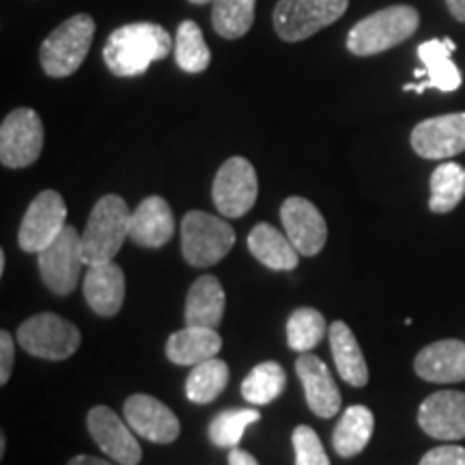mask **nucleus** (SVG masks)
I'll use <instances>...</instances> for the list:
<instances>
[{"instance_id":"f257e3e1","label":"nucleus","mask_w":465,"mask_h":465,"mask_svg":"<svg viewBox=\"0 0 465 465\" xmlns=\"http://www.w3.org/2000/svg\"><path fill=\"white\" fill-rule=\"evenodd\" d=\"M173 37L164 26L151 22L125 25L110 35L104 45V63L119 78L141 75L151 63L171 54Z\"/></svg>"},{"instance_id":"f03ea898","label":"nucleus","mask_w":465,"mask_h":465,"mask_svg":"<svg viewBox=\"0 0 465 465\" xmlns=\"http://www.w3.org/2000/svg\"><path fill=\"white\" fill-rule=\"evenodd\" d=\"M420 15L410 5H392L366 15L347 35V50L356 56H373L403 44L418 31Z\"/></svg>"},{"instance_id":"7ed1b4c3","label":"nucleus","mask_w":465,"mask_h":465,"mask_svg":"<svg viewBox=\"0 0 465 465\" xmlns=\"http://www.w3.org/2000/svg\"><path fill=\"white\" fill-rule=\"evenodd\" d=\"M130 207L116 194H106L93 207L89 223L83 232L84 265L108 263L119 254L130 237Z\"/></svg>"},{"instance_id":"20e7f679","label":"nucleus","mask_w":465,"mask_h":465,"mask_svg":"<svg viewBox=\"0 0 465 465\" xmlns=\"http://www.w3.org/2000/svg\"><path fill=\"white\" fill-rule=\"evenodd\" d=\"M93 37H95V20L91 15L78 14L69 17L42 44L39 58L44 72L50 78H67L78 72L89 54Z\"/></svg>"},{"instance_id":"39448f33","label":"nucleus","mask_w":465,"mask_h":465,"mask_svg":"<svg viewBox=\"0 0 465 465\" xmlns=\"http://www.w3.org/2000/svg\"><path fill=\"white\" fill-rule=\"evenodd\" d=\"M235 246V232L226 220L205 212H188L182 220V252L192 267L223 261Z\"/></svg>"},{"instance_id":"423d86ee","label":"nucleus","mask_w":465,"mask_h":465,"mask_svg":"<svg viewBox=\"0 0 465 465\" xmlns=\"http://www.w3.org/2000/svg\"><path fill=\"white\" fill-rule=\"evenodd\" d=\"M349 0H281L274 9V28L284 42H304L345 15Z\"/></svg>"},{"instance_id":"0eeeda50","label":"nucleus","mask_w":465,"mask_h":465,"mask_svg":"<svg viewBox=\"0 0 465 465\" xmlns=\"http://www.w3.org/2000/svg\"><path fill=\"white\" fill-rule=\"evenodd\" d=\"M80 330L54 312H42L26 319L17 330V342L22 349L42 360H67L80 347Z\"/></svg>"},{"instance_id":"6e6552de","label":"nucleus","mask_w":465,"mask_h":465,"mask_svg":"<svg viewBox=\"0 0 465 465\" xmlns=\"http://www.w3.org/2000/svg\"><path fill=\"white\" fill-rule=\"evenodd\" d=\"M37 263L45 287L56 295H69L78 287L84 267L83 235L74 226H65L58 240L39 252Z\"/></svg>"},{"instance_id":"1a4fd4ad","label":"nucleus","mask_w":465,"mask_h":465,"mask_svg":"<svg viewBox=\"0 0 465 465\" xmlns=\"http://www.w3.org/2000/svg\"><path fill=\"white\" fill-rule=\"evenodd\" d=\"M44 151V124L33 108H17L0 125V162L7 168H26Z\"/></svg>"},{"instance_id":"9d476101","label":"nucleus","mask_w":465,"mask_h":465,"mask_svg":"<svg viewBox=\"0 0 465 465\" xmlns=\"http://www.w3.org/2000/svg\"><path fill=\"white\" fill-rule=\"evenodd\" d=\"M67 205L56 190H44L28 205L25 218H22L17 242L25 252L39 254L42 250L58 240L65 231Z\"/></svg>"},{"instance_id":"9b49d317","label":"nucleus","mask_w":465,"mask_h":465,"mask_svg":"<svg viewBox=\"0 0 465 465\" xmlns=\"http://www.w3.org/2000/svg\"><path fill=\"white\" fill-rule=\"evenodd\" d=\"M259 179L246 158L226 160L213 179V203L224 218H242L254 207Z\"/></svg>"},{"instance_id":"f8f14e48","label":"nucleus","mask_w":465,"mask_h":465,"mask_svg":"<svg viewBox=\"0 0 465 465\" xmlns=\"http://www.w3.org/2000/svg\"><path fill=\"white\" fill-rule=\"evenodd\" d=\"M411 149L424 160H449L465 151V113L420 121L411 130Z\"/></svg>"},{"instance_id":"ddd939ff","label":"nucleus","mask_w":465,"mask_h":465,"mask_svg":"<svg viewBox=\"0 0 465 465\" xmlns=\"http://www.w3.org/2000/svg\"><path fill=\"white\" fill-rule=\"evenodd\" d=\"M86 427L93 441L100 446L104 455L119 465H138L143 459V449L134 438L132 427L121 420L106 405L93 407L86 416Z\"/></svg>"},{"instance_id":"4468645a","label":"nucleus","mask_w":465,"mask_h":465,"mask_svg":"<svg viewBox=\"0 0 465 465\" xmlns=\"http://www.w3.org/2000/svg\"><path fill=\"white\" fill-rule=\"evenodd\" d=\"M281 220L284 232L300 254L315 257L322 252L325 240H328V224L311 201L302 199V196H291L282 203Z\"/></svg>"},{"instance_id":"2eb2a0df","label":"nucleus","mask_w":465,"mask_h":465,"mask_svg":"<svg viewBox=\"0 0 465 465\" xmlns=\"http://www.w3.org/2000/svg\"><path fill=\"white\" fill-rule=\"evenodd\" d=\"M418 424L429 438L455 441L465 438V392L440 391L420 403Z\"/></svg>"},{"instance_id":"dca6fc26","label":"nucleus","mask_w":465,"mask_h":465,"mask_svg":"<svg viewBox=\"0 0 465 465\" xmlns=\"http://www.w3.org/2000/svg\"><path fill=\"white\" fill-rule=\"evenodd\" d=\"M124 416L134 433L153 444H171L182 431L171 407L149 394H132L124 405Z\"/></svg>"},{"instance_id":"f3484780","label":"nucleus","mask_w":465,"mask_h":465,"mask_svg":"<svg viewBox=\"0 0 465 465\" xmlns=\"http://www.w3.org/2000/svg\"><path fill=\"white\" fill-rule=\"evenodd\" d=\"M295 371L304 386L306 403L312 414L325 418V420L334 418L336 411L341 410V391L323 360L306 351L295 362Z\"/></svg>"},{"instance_id":"a211bd4d","label":"nucleus","mask_w":465,"mask_h":465,"mask_svg":"<svg viewBox=\"0 0 465 465\" xmlns=\"http://www.w3.org/2000/svg\"><path fill=\"white\" fill-rule=\"evenodd\" d=\"M83 291L86 304L100 317L119 315L125 300V274L113 261L108 263L89 265L86 270Z\"/></svg>"},{"instance_id":"6ab92c4d","label":"nucleus","mask_w":465,"mask_h":465,"mask_svg":"<svg viewBox=\"0 0 465 465\" xmlns=\"http://www.w3.org/2000/svg\"><path fill=\"white\" fill-rule=\"evenodd\" d=\"M457 50L455 42H450L449 37L444 39H431V42H424L418 45V56H420L424 74L427 80L420 84H405V91H416L424 93L427 89H438L441 93H452L461 86L463 78L459 67L452 63L450 54Z\"/></svg>"},{"instance_id":"aec40b11","label":"nucleus","mask_w":465,"mask_h":465,"mask_svg":"<svg viewBox=\"0 0 465 465\" xmlns=\"http://www.w3.org/2000/svg\"><path fill=\"white\" fill-rule=\"evenodd\" d=\"M416 375L424 381L452 383L465 380V342L438 341L420 349L414 360Z\"/></svg>"},{"instance_id":"412c9836","label":"nucleus","mask_w":465,"mask_h":465,"mask_svg":"<svg viewBox=\"0 0 465 465\" xmlns=\"http://www.w3.org/2000/svg\"><path fill=\"white\" fill-rule=\"evenodd\" d=\"M174 235L173 209L162 196H147L132 212L130 240L143 248H160Z\"/></svg>"},{"instance_id":"4be33fe9","label":"nucleus","mask_w":465,"mask_h":465,"mask_svg":"<svg viewBox=\"0 0 465 465\" xmlns=\"http://www.w3.org/2000/svg\"><path fill=\"white\" fill-rule=\"evenodd\" d=\"M223 349V339L213 328H194L185 325L173 332L166 342V356L173 364L196 366L209 358H216Z\"/></svg>"},{"instance_id":"5701e85b","label":"nucleus","mask_w":465,"mask_h":465,"mask_svg":"<svg viewBox=\"0 0 465 465\" xmlns=\"http://www.w3.org/2000/svg\"><path fill=\"white\" fill-rule=\"evenodd\" d=\"M224 289L216 276H201L185 298V325L218 330L224 315Z\"/></svg>"},{"instance_id":"b1692460","label":"nucleus","mask_w":465,"mask_h":465,"mask_svg":"<svg viewBox=\"0 0 465 465\" xmlns=\"http://www.w3.org/2000/svg\"><path fill=\"white\" fill-rule=\"evenodd\" d=\"M248 248L252 257L263 263L265 267L276 272L295 270L300 263V252L291 243L289 237H284L281 231L274 229L272 224L259 223L250 231Z\"/></svg>"},{"instance_id":"393cba45","label":"nucleus","mask_w":465,"mask_h":465,"mask_svg":"<svg viewBox=\"0 0 465 465\" xmlns=\"http://www.w3.org/2000/svg\"><path fill=\"white\" fill-rule=\"evenodd\" d=\"M330 347H332V358L336 362V371L347 381L349 386L362 388L369 383V366H366L364 353L360 349L356 336L345 322H334L328 330Z\"/></svg>"},{"instance_id":"a878e982","label":"nucleus","mask_w":465,"mask_h":465,"mask_svg":"<svg viewBox=\"0 0 465 465\" xmlns=\"http://www.w3.org/2000/svg\"><path fill=\"white\" fill-rule=\"evenodd\" d=\"M375 429V416L369 407L351 405L341 416L332 433V446L341 457H356L366 449Z\"/></svg>"},{"instance_id":"bb28decb","label":"nucleus","mask_w":465,"mask_h":465,"mask_svg":"<svg viewBox=\"0 0 465 465\" xmlns=\"http://www.w3.org/2000/svg\"><path fill=\"white\" fill-rule=\"evenodd\" d=\"M229 377V366H226L224 360H220L218 356L209 358L190 371L188 380H185V397L192 403H212L226 388Z\"/></svg>"},{"instance_id":"cd10ccee","label":"nucleus","mask_w":465,"mask_h":465,"mask_svg":"<svg viewBox=\"0 0 465 465\" xmlns=\"http://www.w3.org/2000/svg\"><path fill=\"white\" fill-rule=\"evenodd\" d=\"M465 196V168L457 162H444L431 174V199L429 209L433 213H449Z\"/></svg>"},{"instance_id":"c85d7f7f","label":"nucleus","mask_w":465,"mask_h":465,"mask_svg":"<svg viewBox=\"0 0 465 465\" xmlns=\"http://www.w3.org/2000/svg\"><path fill=\"white\" fill-rule=\"evenodd\" d=\"M174 61L188 74L205 72L212 63V52L196 22L185 20L179 25L177 39H174Z\"/></svg>"},{"instance_id":"c756f323","label":"nucleus","mask_w":465,"mask_h":465,"mask_svg":"<svg viewBox=\"0 0 465 465\" xmlns=\"http://www.w3.org/2000/svg\"><path fill=\"white\" fill-rule=\"evenodd\" d=\"M287 375L278 362H261L242 383V397L252 405H267L281 397Z\"/></svg>"},{"instance_id":"7c9ffc66","label":"nucleus","mask_w":465,"mask_h":465,"mask_svg":"<svg viewBox=\"0 0 465 465\" xmlns=\"http://www.w3.org/2000/svg\"><path fill=\"white\" fill-rule=\"evenodd\" d=\"M257 0H213L212 25L220 37L240 39L254 25Z\"/></svg>"},{"instance_id":"2f4dec72","label":"nucleus","mask_w":465,"mask_h":465,"mask_svg":"<svg viewBox=\"0 0 465 465\" xmlns=\"http://www.w3.org/2000/svg\"><path fill=\"white\" fill-rule=\"evenodd\" d=\"M325 332V319L315 308H298L287 322V342L293 351H311L322 342Z\"/></svg>"},{"instance_id":"473e14b6","label":"nucleus","mask_w":465,"mask_h":465,"mask_svg":"<svg viewBox=\"0 0 465 465\" xmlns=\"http://www.w3.org/2000/svg\"><path fill=\"white\" fill-rule=\"evenodd\" d=\"M261 418L257 410H224L209 424V440L220 449H237L243 438V431Z\"/></svg>"},{"instance_id":"72a5a7b5","label":"nucleus","mask_w":465,"mask_h":465,"mask_svg":"<svg viewBox=\"0 0 465 465\" xmlns=\"http://www.w3.org/2000/svg\"><path fill=\"white\" fill-rule=\"evenodd\" d=\"M291 441H293L295 450V465H330L322 440L311 427H306V424L295 427Z\"/></svg>"},{"instance_id":"f704fd0d","label":"nucleus","mask_w":465,"mask_h":465,"mask_svg":"<svg viewBox=\"0 0 465 465\" xmlns=\"http://www.w3.org/2000/svg\"><path fill=\"white\" fill-rule=\"evenodd\" d=\"M420 465H465L463 446H438L420 459Z\"/></svg>"},{"instance_id":"c9c22d12","label":"nucleus","mask_w":465,"mask_h":465,"mask_svg":"<svg viewBox=\"0 0 465 465\" xmlns=\"http://www.w3.org/2000/svg\"><path fill=\"white\" fill-rule=\"evenodd\" d=\"M15 360V349H14V339H11L9 332H0V383H7L11 377V369H14Z\"/></svg>"},{"instance_id":"e433bc0d","label":"nucleus","mask_w":465,"mask_h":465,"mask_svg":"<svg viewBox=\"0 0 465 465\" xmlns=\"http://www.w3.org/2000/svg\"><path fill=\"white\" fill-rule=\"evenodd\" d=\"M229 465H259L257 459H254L250 452L242 449H231L229 452Z\"/></svg>"},{"instance_id":"4c0bfd02","label":"nucleus","mask_w":465,"mask_h":465,"mask_svg":"<svg viewBox=\"0 0 465 465\" xmlns=\"http://www.w3.org/2000/svg\"><path fill=\"white\" fill-rule=\"evenodd\" d=\"M450 15L459 22H465V0H446Z\"/></svg>"},{"instance_id":"58836bf2","label":"nucleus","mask_w":465,"mask_h":465,"mask_svg":"<svg viewBox=\"0 0 465 465\" xmlns=\"http://www.w3.org/2000/svg\"><path fill=\"white\" fill-rule=\"evenodd\" d=\"M67 465H114V463L104 461V459H97V457H91V455H78V457H74Z\"/></svg>"},{"instance_id":"ea45409f","label":"nucleus","mask_w":465,"mask_h":465,"mask_svg":"<svg viewBox=\"0 0 465 465\" xmlns=\"http://www.w3.org/2000/svg\"><path fill=\"white\" fill-rule=\"evenodd\" d=\"M5 450H7V438L5 433H0V457H5Z\"/></svg>"},{"instance_id":"a19ab883","label":"nucleus","mask_w":465,"mask_h":465,"mask_svg":"<svg viewBox=\"0 0 465 465\" xmlns=\"http://www.w3.org/2000/svg\"><path fill=\"white\" fill-rule=\"evenodd\" d=\"M5 265H7V257L5 252H0V274H5Z\"/></svg>"},{"instance_id":"79ce46f5","label":"nucleus","mask_w":465,"mask_h":465,"mask_svg":"<svg viewBox=\"0 0 465 465\" xmlns=\"http://www.w3.org/2000/svg\"><path fill=\"white\" fill-rule=\"evenodd\" d=\"M190 3H194V5H207V3H213V0H190Z\"/></svg>"}]
</instances>
